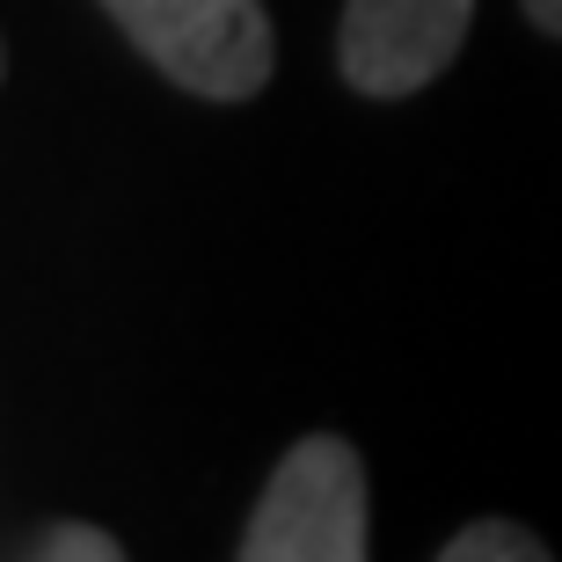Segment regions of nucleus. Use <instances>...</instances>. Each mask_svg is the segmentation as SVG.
<instances>
[{
	"label": "nucleus",
	"instance_id": "obj_3",
	"mask_svg": "<svg viewBox=\"0 0 562 562\" xmlns=\"http://www.w3.org/2000/svg\"><path fill=\"white\" fill-rule=\"evenodd\" d=\"M468 22H475V0H344L336 66L358 95L402 103L460 59Z\"/></svg>",
	"mask_w": 562,
	"mask_h": 562
},
{
	"label": "nucleus",
	"instance_id": "obj_1",
	"mask_svg": "<svg viewBox=\"0 0 562 562\" xmlns=\"http://www.w3.org/2000/svg\"><path fill=\"white\" fill-rule=\"evenodd\" d=\"M146 66L205 103H249L271 81V15L263 0H103Z\"/></svg>",
	"mask_w": 562,
	"mask_h": 562
},
{
	"label": "nucleus",
	"instance_id": "obj_5",
	"mask_svg": "<svg viewBox=\"0 0 562 562\" xmlns=\"http://www.w3.org/2000/svg\"><path fill=\"white\" fill-rule=\"evenodd\" d=\"M30 555L37 562H117V533H103V526H44V541Z\"/></svg>",
	"mask_w": 562,
	"mask_h": 562
},
{
	"label": "nucleus",
	"instance_id": "obj_4",
	"mask_svg": "<svg viewBox=\"0 0 562 562\" xmlns=\"http://www.w3.org/2000/svg\"><path fill=\"white\" fill-rule=\"evenodd\" d=\"M541 555L548 548L512 519H475V526H460L453 541L438 548V562H541Z\"/></svg>",
	"mask_w": 562,
	"mask_h": 562
},
{
	"label": "nucleus",
	"instance_id": "obj_6",
	"mask_svg": "<svg viewBox=\"0 0 562 562\" xmlns=\"http://www.w3.org/2000/svg\"><path fill=\"white\" fill-rule=\"evenodd\" d=\"M526 15L541 22L548 37H562V0H526Z\"/></svg>",
	"mask_w": 562,
	"mask_h": 562
},
{
	"label": "nucleus",
	"instance_id": "obj_2",
	"mask_svg": "<svg viewBox=\"0 0 562 562\" xmlns=\"http://www.w3.org/2000/svg\"><path fill=\"white\" fill-rule=\"evenodd\" d=\"M366 555V460L336 431H307L256 497L241 562H358Z\"/></svg>",
	"mask_w": 562,
	"mask_h": 562
}]
</instances>
